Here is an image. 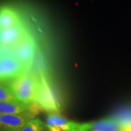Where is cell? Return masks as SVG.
I'll return each instance as SVG.
<instances>
[{
    "label": "cell",
    "instance_id": "ba28073f",
    "mask_svg": "<svg viewBox=\"0 0 131 131\" xmlns=\"http://www.w3.org/2000/svg\"><path fill=\"white\" fill-rule=\"evenodd\" d=\"M28 31V28L24 22L13 28L0 31V46L11 47Z\"/></svg>",
    "mask_w": 131,
    "mask_h": 131
},
{
    "label": "cell",
    "instance_id": "8fae6325",
    "mask_svg": "<svg viewBox=\"0 0 131 131\" xmlns=\"http://www.w3.org/2000/svg\"><path fill=\"white\" fill-rule=\"evenodd\" d=\"M46 125L39 118H34L24 125L20 131H46Z\"/></svg>",
    "mask_w": 131,
    "mask_h": 131
},
{
    "label": "cell",
    "instance_id": "3957f363",
    "mask_svg": "<svg viewBox=\"0 0 131 131\" xmlns=\"http://www.w3.org/2000/svg\"><path fill=\"white\" fill-rule=\"evenodd\" d=\"M37 112L31 104L28 112L13 114H0V131H20L24 125L35 118Z\"/></svg>",
    "mask_w": 131,
    "mask_h": 131
},
{
    "label": "cell",
    "instance_id": "7a4b0ae2",
    "mask_svg": "<svg viewBox=\"0 0 131 131\" xmlns=\"http://www.w3.org/2000/svg\"><path fill=\"white\" fill-rule=\"evenodd\" d=\"M37 51V42L31 33L28 31L18 42L11 47L12 56L24 66L28 71Z\"/></svg>",
    "mask_w": 131,
    "mask_h": 131
},
{
    "label": "cell",
    "instance_id": "6da1fadb",
    "mask_svg": "<svg viewBox=\"0 0 131 131\" xmlns=\"http://www.w3.org/2000/svg\"><path fill=\"white\" fill-rule=\"evenodd\" d=\"M38 78L28 71L9 80L7 85L15 99L26 105L35 102Z\"/></svg>",
    "mask_w": 131,
    "mask_h": 131
},
{
    "label": "cell",
    "instance_id": "8992f818",
    "mask_svg": "<svg viewBox=\"0 0 131 131\" xmlns=\"http://www.w3.org/2000/svg\"><path fill=\"white\" fill-rule=\"evenodd\" d=\"M123 123L112 117L94 122H77L73 131H121Z\"/></svg>",
    "mask_w": 131,
    "mask_h": 131
},
{
    "label": "cell",
    "instance_id": "7c38bea8",
    "mask_svg": "<svg viewBox=\"0 0 131 131\" xmlns=\"http://www.w3.org/2000/svg\"><path fill=\"white\" fill-rule=\"evenodd\" d=\"M0 101H18L13 95L11 93L7 86L0 83ZM19 102V101H18Z\"/></svg>",
    "mask_w": 131,
    "mask_h": 131
},
{
    "label": "cell",
    "instance_id": "30bf717a",
    "mask_svg": "<svg viewBox=\"0 0 131 131\" xmlns=\"http://www.w3.org/2000/svg\"><path fill=\"white\" fill-rule=\"evenodd\" d=\"M31 104L26 105L18 101H0V114H13L28 112Z\"/></svg>",
    "mask_w": 131,
    "mask_h": 131
},
{
    "label": "cell",
    "instance_id": "9c48e42d",
    "mask_svg": "<svg viewBox=\"0 0 131 131\" xmlns=\"http://www.w3.org/2000/svg\"><path fill=\"white\" fill-rule=\"evenodd\" d=\"M45 125L47 131H73L77 122L69 120L58 113L52 112L48 114Z\"/></svg>",
    "mask_w": 131,
    "mask_h": 131
},
{
    "label": "cell",
    "instance_id": "52a82bcc",
    "mask_svg": "<svg viewBox=\"0 0 131 131\" xmlns=\"http://www.w3.org/2000/svg\"><path fill=\"white\" fill-rule=\"evenodd\" d=\"M23 22L20 13L15 8L9 5L0 7V31L13 28Z\"/></svg>",
    "mask_w": 131,
    "mask_h": 131
},
{
    "label": "cell",
    "instance_id": "5b68a950",
    "mask_svg": "<svg viewBox=\"0 0 131 131\" xmlns=\"http://www.w3.org/2000/svg\"><path fill=\"white\" fill-rule=\"evenodd\" d=\"M28 72L12 54L0 53V81L11 80Z\"/></svg>",
    "mask_w": 131,
    "mask_h": 131
},
{
    "label": "cell",
    "instance_id": "277c9868",
    "mask_svg": "<svg viewBox=\"0 0 131 131\" xmlns=\"http://www.w3.org/2000/svg\"><path fill=\"white\" fill-rule=\"evenodd\" d=\"M34 103L40 108L50 112V113H57L59 109V106L55 99L51 89L45 76L42 74L38 78L37 92Z\"/></svg>",
    "mask_w": 131,
    "mask_h": 131
}]
</instances>
